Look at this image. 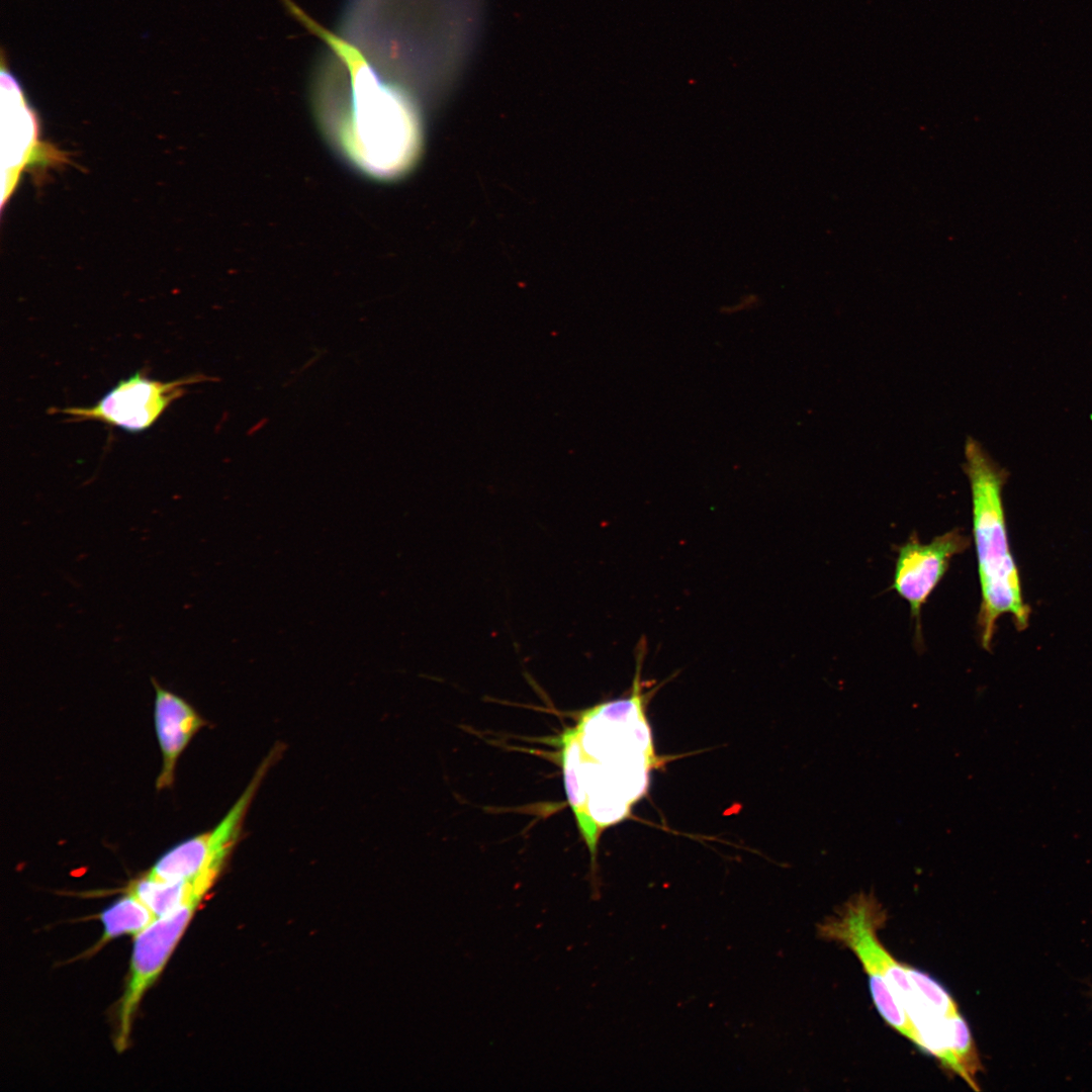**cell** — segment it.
Here are the masks:
<instances>
[{"label": "cell", "instance_id": "obj_5", "mask_svg": "<svg viewBox=\"0 0 1092 1092\" xmlns=\"http://www.w3.org/2000/svg\"><path fill=\"white\" fill-rule=\"evenodd\" d=\"M276 752L272 751L264 759L243 794L215 827L168 850L145 876L161 882L199 877L217 879L240 838L248 809L271 762L275 760Z\"/></svg>", "mask_w": 1092, "mask_h": 1092}, {"label": "cell", "instance_id": "obj_10", "mask_svg": "<svg viewBox=\"0 0 1092 1092\" xmlns=\"http://www.w3.org/2000/svg\"><path fill=\"white\" fill-rule=\"evenodd\" d=\"M215 881L209 877H199L193 880L161 882L144 876L130 887L129 891L159 918L175 910L192 896L205 895Z\"/></svg>", "mask_w": 1092, "mask_h": 1092}, {"label": "cell", "instance_id": "obj_4", "mask_svg": "<svg viewBox=\"0 0 1092 1092\" xmlns=\"http://www.w3.org/2000/svg\"><path fill=\"white\" fill-rule=\"evenodd\" d=\"M884 922L882 906L872 895L860 893L819 924L818 933L855 953L869 976L878 1011L889 1025L915 1043L910 1022L926 1015L928 1008L912 988L903 964L895 961L879 941L877 930Z\"/></svg>", "mask_w": 1092, "mask_h": 1092}, {"label": "cell", "instance_id": "obj_11", "mask_svg": "<svg viewBox=\"0 0 1092 1092\" xmlns=\"http://www.w3.org/2000/svg\"><path fill=\"white\" fill-rule=\"evenodd\" d=\"M104 932L98 942L102 946L108 940L124 934L138 935L157 919L153 911L131 891L105 909L100 915Z\"/></svg>", "mask_w": 1092, "mask_h": 1092}, {"label": "cell", "instance_id": "obj_1", "mask_svg": "<svg viewBox=\"0 0 1092 1092\" xmlns=\"http://www.w3.org/2000/svg\"><path fill=\"white\" fill-rule=\"evenodd\" d=\"M646 643L639 641L632 692L581 711L557 739L567 803L590 854L596 875L603 832L628 818L648 789L657 757L645 717L641 667Z\"/></svg>", "mask_w": 1092, "mask_h": 1092}, {"label": "cell", "instance_id": "obj_12", "mask_svg": "<svg viewBox=\"0 0 1092 1092\" xmlns=\"http://www.w3.org/2000/svg\"><path fill=\"white\" fill-rule=\"evenodd\" d=\"M947 1024L951 1051L965 1073V1081L978 1091L976 1076L982 1066L969 1026L960 1013L947 1017Z\"/></svg>", "mask_w": 1092, "mask_h": 1092}, {"label": "cell", "instance_id": "obj_13", "mask_svg": "<svg viewBox=\"0 0 1092 1092\" xmlns=\"http://www.w3.org/2000/svg\"><path fill=\"white\" fill-rule=\"evenodd\" d=\"M903 967L914 991L936 1015L945 1018L959 1013L953 999L936 980L906 964Z\"/></svg>", "mask_w": 1092, "mask_h": 1092}, {"label": "cell", "instance_id": "obj_2", "mask_svg": "<svg viewBox=\"0 0 1092 1092\" xmlns=\"http://www.w3.org/2000/svg\"><path fill=\"white\" fill-rule=\"evenodd\" d=\"M288 10L333 54L321 73L318 103L341 149L372 175L390 178L404 173L420 153L422 138L412 97L384 80L352 40L323 27L293 2Z\"/></svg>", "mask_w": 1092, "mask_h": 1092}, {"label": "cell", "instance_id": "obj_6", "mask_svg": "<svg viewBox=\"0 0 1092 1092\" xmlns=\"http://www.w3.org/2000/svg\"><path fill=\"white\" fill-rule=\"evenodd\" d=\"M203 896H192L136 935L127 985L117 1010L114 1044L118 1052L127 1046L132 1020L143 996L164 969Z\"/></svg>", "mask_w": 1092, "mask_h": 1092}, {"label": "cell", "instance_id": "obj_8", "mask_svg": "<svg viewBox=\"0 0 1092 1092\" xmlns=\"http://www.w3.org/2000/svg\"><path fill=\"white\" fill-rule=\"evenodd\" d=\"M970 545L971 537L961 528H953L929 543L920 542L913 533L898 548L892 588L910 606L916 638L921 635L923 605L946 573L951 558L965 552Z\"/></svg>", "mask_w": 1092, "mask_h": 1092}, {"label": "cell", "instance_id": "obj_7", "mask_svg": "<svg viewBox=\"0 0 1092 1092\" xmlns=\"http://www.w3.org/2000/svg\"><path fill=\"white\" fill-rule=\"evenodd\" d=\"M201 380L190 376L172 381L151 379L141 372L121 379L91 406L62 411L70 421H99L130 433L151 428L166 408L185 393V387Z\"/></svg>", "mask_w": 1092, "mask_h": 1092}, {"label": "cell", "instance_id": "obj_3", "mask_svg": "<svg viewBox=\"0 0 1092 1092\" xmlns=\"http://www.w3.org/2000/svg\"><path fill=\"white\" fill-rule=\"evenodd\" d=\"M964 455L981 589L977 625L981 646L990 650L998 619L1009 615L1017 631H1023L1029 623L1030 608L1023 600L1007 535L1003 488L1009 473L972 437L965 442Z\"/></svg>", "mask_w": 1092, "mask_h": 1092}, {"label": "cell", "instance_id": "obj_9", "mask_svg": "<svg viewBox=\"0 0 1092 1092\" xmlns=\"http://www.w3.org/2000/svg\"><path fill=\"white\" fill-rule=\"evenodd\" d=\"M151 681L156 695L155 726L163 760L156 788L164 790L172 786L178 758L205 722L183 698L160 686L155 678Z\"/></svg>", "mask_w": 1092, "mask_h": 1092}]
</instances>
